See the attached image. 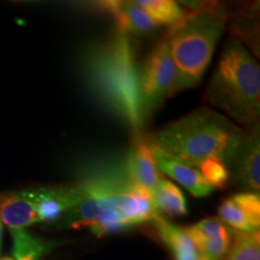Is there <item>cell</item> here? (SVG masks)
<instances>
[{
	"label": "cell",
	"instance_id": "cell-4",
	"mask_svg": "<svg viewBox=\"0 0 260 260\" xmlns=\"http://www.w3.org/2000/svg\"><path fill=\"white\" fill-rule=\"evenodd\" d=\"M206 100L247 128L258 124L260 68L241 41L230 38L206 88Z\"/></svg>",
	"mask_w": 260,
	"mask_h": 260
},
{
	"label": "cell",
	"instance_id": "cell-18",
	"mask_svg": "<svg viewBox=\"0 0 260 260\" xmlns=\"http://www.w3.org/2000/svg\"><path fill=\"white\" fill-rule=\"evenodd\" d=\"M199 172L204 180L213 188H225L230 178V172L218 159H206L199 164Z\"/></svg>",
	"mask_w": 260,
	"mask_h": 260
},
{
	"label": "cell",
	"instance_id": "cell-5",
	"mask_svg": "<svg viewBox=\"0 0 260 260\" xmlns=\"http://www.w3.org/2000/svg\"><path fill=\"white\" fill-rule=\"evenodd\" d=\"M176 93H178L177 70L168 42L162 38L140 69V94L144 118L157 110L167 98Z\"/></svg>",
	"mask_w": 260,
	"mask_h": 260
},
{
	"label": "cell",
	"instance_id": "cell-2",
	"mask_svg": "<svg viewBox=\"0 0 260 260\" xmlns=\"http://www.w3.org/2000/svg\"><path fill=\"white\" fill-rule=\"evenodd\" d=\"M245 130L222 113L200 107L170 123L151 141L167 153L198 168L206 159H218L229 168Z\"/></svg>",
	"mask_w": 260,
	"mask_h": 260
},
{
	"label": "cell",
	"instance_id": "cell-10",
	"mask_svg": "<svg viewBox=\"0 0 260 260\" xmlns=\"http://www.w3.org/2000/svg\"><path fill=\"white\" fill-rule=\"evenodd\" d=\"M125 169L133 183L149 191L153 190L158 186L159 181L162 180L151 153L147 140L141 135H138L133 142L126 159Z\"/></svg>",
	"mask_w": 260,
	"mask_h": 260
},
{
	"label": "cell",
	"instance_id": "cell-1",
	"mask_svg": "<svg viewBox=\"0 0 260 260\" xmlns=\"http://www.w3.org/2000/svg\"><path fill=\"white\" fill-rule=\"evenodd\" d=\"M84 82L104 107L141 135L145 118L140 94V67L136 64L132 42L117 34L84 51Z\"/></svg>",
	"mask_w": 260,
	"mask_h": 260
},
{
	"label": "cell",
	"instance_id": "cell-7",
	"mask_svg": "<svg viewBox=\"0 0 260 260\" xmlns=\"http://www.w3.org/2000/svg\"><path fill=\"white\" fill-rule=\"evenodd\" d=\"M186 233L199 254L207 260H224L234 235L219 218H205L187 228Z\"/></svg>",
	"mask_w": 260,
	"mask_h": 260
},
{
	"label": "cell",
	"instance_id": "cell-11",
	"mask_svg": "<svg viewBox=\"0 0 260 260\" xmlns=\"http://www.w3.org/2000/svg\"><path fill=\"white\" fill-rule=\"evenodd\" d=\"M0 220L11 230L39 223L34 190L0 195Z\"/></svg>",
	"mask_w": 260,
	"mask_h": 260
},
{
	"label": "cell",
	"instance_id": "cell-21",
	"mask_svg": "<svg viewBox=\"0 0 260 260\" xmlns=\"http://www.w3.org/2000/svg\"><path fill=\"white\" fill-rule=\"evenodd\" d=\"M14 260H37V259H32V258H17V259H14Z\"/></svg>",
	"mask_w": 260,
	"mask_h": 260
},
{
	"label": "cell",
	"instance_id": "cell-12",
	"mask_svg": "<svg viewBox=\"0 0 260 260\" xmlns=\"http://www.w3.org/2000/svg\"><path fill=\"white\" fill-rule=\"evenodd\" d=\"M152 203L155 211L169 217L186 216L188 213L186 198L180 188L167 180L159 181L158 186L151 191Z\"/></svg>",
	"mask_w": 260,
	"mask_h": 260
},
{
	"label": "cell",
	"instance_id": "cell-20",
	"mask_svg": "<svg viewBox=\"0 0 260 260\" xmlns=\"http://www.w3.org/2000/svg\"><path fill=\"white\" fill-rule=\"evenodd\" d=\"M2 236H3V223L0 220V246H2Z\"/></svg>",
	"mask_w": 260,
	"mask_h": 260
},
{
	"label": "cell",
	"instance_id": "cell-19",
	"mask_svg": "<svg viewBox=\"0 0 260 260\" xmlns=\"http://www.w3.org/2000/svg\"><path fill=\"white\" fill-rule=\"evenodd\" d=\"M219 219L229 228L236 233H249L254 232L247 224L245 217L241 211H240L237 205L234 203L233 199H226L220 204L218 209Z\"/></svg>",
	"mask_w": 260,
	"mask_h": 260
},
{
	"label": "cell",
	"instance_id": "cell-15",
	"mask_svg": "<svg viewBox=\"0 0 260 260\" xmlns=\"http://www.w3.org/2000/svg\"><path fill=\"white\" fill-rule=\"evenodd\" d=\"M226 260H260L259 230L234 233Z\"/></svg>",
	"mask_w": 260,
	"mask_h": 260
},
{
	"label": "cell",
	"instance_id": "cell-9",
	"mask_svg": "<svg viewBox=\"0 0 260 260\" xmlns=\"http://www.w3.org/2000/svg\"><path fill=\"white\" fill-rule=\"evenodd\" d=\"M98 6L112 16L117 32L121 35L144 37L153 34L158 28V24L133 2H102Z\"/></svg>",
	"mask_w": 260,
	"mask_h": 260
},
{
	"label": "cell",
	"instance_id": "cell-6",
	"mask_svg": "<svg viewBox=\"0 0 260 260\" xmlns=\"http://www.w3.org/2000/svg\"><path fill=\"white\" fill-rule=\"evenodd\" d=\"M237 189L258 193L260 189V141L258 124L243 133L236 153L229 165ZM229 171V172H230Z\"/></svg>",
	"mask_w": 260,
	"mask_h": 260
},
{
	"label": "cell",
	"instance_id": "cell-17",
	"mask_svg": "<svg viewBox=\"0 0 260 260\" xmlns=\"http://www.w3.org/2000/svg\"><path fill=\"white\" fill-rule=\"evenodd\" d=\"M252 230L260 226V197L255 193H239L232 198Z\"/></svg>",
	"mask_w": 260,
	"mask_h": 260
},
{
	"label": "cell",
	"instance_id": "cell-22",
	"mask_svg": "<svg viewBox=\"0 0 260 260\" xmlns=\"http://www.w3.org/2000/svg\"><path fill=\"white\" fill-rule=\"evenodd\" d=\"M0 260H14L12 258H4V259H0Z\"/></svg>",
	"mask_w": 260,
	"mask_h": 260
},
{
	"label": "cell",
	"instance_id": "cell-16",
	"mask_svg": "<svg viewBox=\"0 0 260 260\" xmlns=\"http://www.w3.org/2000/svg\"><path fill=\"white\" fill-rule=\"evenodd\" d=\"M230 30L234 39L246 41L255 51L254 44L258 46V23L255 22V6L245 8L241 12L234 16Z\"/></svg>",
	"mask_w": 260,
	"mask_h": 260
},
{
	"label": "cell",
	"instance_id": "cell-8",
	"mask_svg": "<svg viewBox=\"0 0 260 260\" xmlns=\"http://www.w3.org/2000/svg\"><path fill=\"white\" fill-rule=\"evenodd\" d=\"M151 153L159 170L181 183L195 198H204L212 193L213 188L204 180L197 167L167 153L147 140Z\"/></svg>",
	"mask_w": 260,
	"mask_h": 260
},
{
	"label": "cell",
	"instance_id": "cell-3",
	"mask_svg": "<svg viewBox=\"0 0 260 260\" xmlns=\"http://www.w3.org/2000/svg\"><path fill=\"white\" fill-rule=\"evenodd\" d=\"M164 39L177 70L178 92L200 83L230 15L218 3H195Z\"/></svg>",
	"mask_w": 260,
	"mask_h": 260
},
{
	"label": "cell",
	"instance_id": "cell-13",
	"mask_svg": "<svg viewBox=\"0 0 260 260\" xmlns=\"http://www.w3.org/2000/svg\"><path fill=\"white\" fill-rule=\"evenodd\" d=\"M134 3L158 25L171 27L186 14L178 3L171 0H139Z\"/></svg>",
	"mask_w": 260,
	"mask_h": 260
},
{
	"label": "cell",
	"instance_id": "cell-14",
	"mask_svg": "<svg viewBox=\"0 0 260 260\" xmlns=\"http://www.w3.org/2000/svg\"><path fill=\"white\" fill-rule=\"evenodd\" d=\"M14 240V258H32L39 259L45 253L50 251L53 243L46 242L44 240L30 235L24 229L11 230Z\"/></svg>",
	"mask_w": 260,
	"mask_h": 260
}]
</instances>
